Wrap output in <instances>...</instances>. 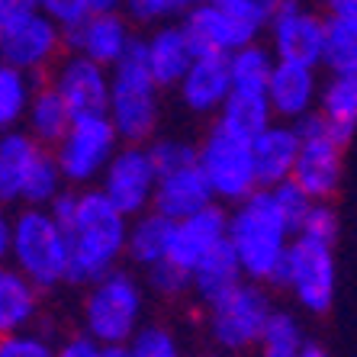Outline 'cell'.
<instances>
[{
	"label": "cell",
	"instance_id": "obj_49",
	"mask_svg": "<svg viewBox=\"0 0 357 357\" xmlns=\"http://www.w3.org/2000/svg\"><path fill=\"white\" fill-rule=\"evenodd\" d=\"M299 357H332V354H328V351H325L322 344H319V341L309 338V341H306V348H303V354H299Z\"/></svg>",
	"mask_w": 357,
	"mask_h": 357
},
{
	"label": "cell",
	"instance_id": "obj_52",
	"mask_svg": "<svg viewBox=\"0 0 357 357\" xmlns=\"http://www.w3.org/2000/svg\"><path fill=\"white\" fill-rule=\"evenodd\" d=\"M3 26H7V13H3V7H0V36H3Z\"/></svg>",
	"mask_w": 357,
	"mask_h": 357
},
{
	"label": "cell",
	"instance_id": "obj_51",
	"mask_svg": "<svg viewBox=\"0 0 357 357\" xmlns=\"http://www.w3.org/2000/svg\"><path fill=\"white\" fill-rule=\"evenodd\" d=\"M103 357H126V348H103Z\"/></svg>",
	"mask_w": 357,
	"mask_h": 357
},
{
	"label": "cell",
	"instance_id": "obj_29",
	"mask_svg": "<svg viewBox=\"0 0 357 357\" xmlns=\"http://www.w3.org/2000/svg\"><path fill=\"white\" fill-rule=\"evenodd\" d=\"M167 232H171V222L165 216H158L155 209H145V213L132 216L129 219V232H126V258L142 271L151 267L155 261L165 258Z\"/></svg>",
	"mask_w": 357,
	"mask_h": 357
},
{
	"label": "cell",
	"instance_id": "obj_38",
	"mask_svg": "<svg viewBox=\"0 0 357 357\" xmlns=\"http://www.w3.org/2000/svg\"><path fill=\"white\" fill-rule=\"evenodd\" d=\"M145 283H149L151 293H158V296H183V293H190V274L183 271V267L171 264L167 258L155 261L151 267H145Z\"/></svg>",
	"mask_w": 357,
	"mask_h": 357
},
{
	"label": "cell",
	"instance_id": "obj_3",
	"mask_svg": "<svg viewBox=\"0 0 357 357\" xmlns=\"http://www.w3.org/2000/svg\"><path fill=\"white\" fill-rule=\"evenodd\" d=\"M161 87L151 81L145 68V45L142 39H132L123 59L109 68V103L107 116L116 129L119 142L145 145L155 139L161 116Z\"/></svg>",
	"mask_w": 357,
	"mask_h": 357
},
{
	"label": "cell",
	"instance_id": "obj_44",
	"mask_svg": "<svg viewBox=\"0 0 357 357\" xmlns=\"http://www.w3.org/2000/svg\"><path fill=\"white\" fill-rule=\"evenodd\" d=\"M325 23L357 36V0H325Z\"/></svg>",
	"mask_w": 357,
	"mask_h": 357
},
{
	"label": "cell",
	"instance_id": "obj_50",
	"mask_svg": "<svg viewBox=\"0 0 357 357\" xmlns=\"http://www.w3.org/2000/svg\"><path fill=\"white\" fill-rule=\"evenodd\" d=\"M258 3H261V7H264V10H267V13H274V10H277V7H280L283 0H258Z\"/></svg>",
	"mask_w": 357,
	"mask_h": 357
},
{
	"label": "cell",
	"instance_id": "obj_23",
	"mask_svg": "<svg viewBox=\"0 0 357 357\" xmlns=\"http://www.w3.org/2000/svg\"><path fill=\"white\" fill-rule=\"evenodd\" d=\"M245 280L241 274V264L235 258V251L229 241L216 245L206 258H199L190 271V293L203 303V306H213L216 299H222L225 293H232L238 283Z\"/></svg>",
	"mask_w": 357,
	"mask_h": 357
},
{
	"label": "cell",
	"instance_id": "obj_14",
	"mask_svg": "<svg viewBox=\"0 0 357 357\" xmlns=\"http://www.w3.org/2000/svg\"><path fill=\"white\" fill-rule=\"evenodd\" d=\"M49 84L55 87L71 116H100L109 103V68L84 55H65L52 68Z\"/></svg>",
	"mask_w": 357,
	"mask_h": 357
},
{
	"label": "cell",
	"instance_id": "obj_31",
	"mask_svg": "<svg viewBox=\"0 0 357 357\" xmlns=\"http://www.w3.org/2000/svg\"><path fill=\"white\" fill-rule=\"evenodd\" d=\"M274 52L261 45V42H251V45H241V49L229 52V77H232V87L238 91H264L267 77L274 71Z\"/></svg>",
	"mask_w": 357,
	"mask_h": 357
},
{
	"label": "cell",
	"instance_id": "obj_22",
	"mask_svg": "<svg viewBox=\"0 0 357 357\" xmlns=\"http://www.w3.org/2000/svg\"><path fill=\"white\" fill-rule=\"evenodd\" d=\"M142 45H145V68H149L151 81L158 84L161 91L177 87V81L193 61V49L183 36L181 23L158 26L149 39H142Z\"/></svg>",
	"mask_w": 357,
	"mask_h": 357
},
{
	"label": "cell",
	"instance_id": "obj_20",
	"mask_svg": "<svg viewBox=\"0 0 357 357\" xmlns=\"http://www.w3.org/2000/svg\"><path fill=\"white\" fill-rule=\"evenodd\" d=\"M209 203H216V197H213L206 177L199 174L197 165L161 174L158 183H155V197H151V209L158 216H165L167 222L193 216L199 209H206Z\"/></svg>",
	"mask_w": 357,
	"mask_h": 357
},
{
	"label": "cell",
	"instance_id": "obj_4",
	"mask_svg": "<svg viewBox=\"0 0 357 357\" xmlns=\"http://www.w3.org/2000/svg\"><path fill=\"white\" fill-rule=\"evenodd\" d=\"M10 264L39 293L68 283V235L45 206H20L13 213Z\"/></svg>",
	"mask_w": 357,
	"mask_h": 357
},
{
	"label": "cell",
	"instance_id": "obj_48",
	"mask_svg": "<svg viewBox=\"0 0 357 357\" xmlns=\"http://www.w3.org/2000/svg\"><path fill=\"white\" fill-rule=\"evenodd\" d=\"M126 0H87V10L91 13H119Z\"/></svg>",
	"mask_w": 357,
	"mask_h": 357
},
{
	"label": "cell",
	"instance_id": "obj_43",
	"mask_svg": "<svg viewBox=\"0 0 357 357\" xmlns=\"http://www.w3.org/2000/svg\"><path fill=\"white\" fill-rule=\"evenodd\" d=\"M39 10L49 20H55L61 29L81 23V20L91 13V10H87V0H39Z\"/></svg>",
	"mask_w": 357,
	"mask_h": 357
},
{
	"label": "cell",
	"instance_id": "obj_21",
	"mask_svg": "<svg viewBox=\"0 0 357 357\" xmlns=\"http://www.w3.org/2000/svg\"><path fill=\"white\" fill-rule=\"evenodd\" d=\"M181 29L190 42L193 55H229V52L245 45L241 36L235 33V26L229 23V17L213 0L209 3H190L183 10Z\"/></svg>",
	"mask_w": 357,
	"mask_h": 357
},
{
	"label": "cell",
	"instance_id": "obj_24",
	"mask_svg": "<svg viewBox=\"0 0 357 357\" xmlns=\"http://www.w3.org/2000/svg\"><path fill=\"white\" fill-rule=\"evenodd\" d=\"M39 149V142L20 126L0 132V206H17L20 203L26 174H29Z\"/></svg>",
	"mask_w": 357,
	"mask_h": 357
},
{
	"label": "cell",
	"instance_id": "obj_28",
	"mask_svg": "<svg viewBox=\"0 0 357 357\" xmlns=\"http://www.w3.org/2000/svg\"><path fill=\"white\" fill-rule=\"evenodd\" d=\"M71 109L65 107V100L55 93L49 81L45 84H36L33 87V97H29V107H26V116H23V129L39 142L42 149H55L59 139L65 135V129L71 126Z\"/></svg>",
	"mask_w": 357,
	"mask_h": 357
},
{
	"label": "cell",
	"instance_id": "obj_30",
	"mask_svg": "<svg viewBox=\"0 0 357 357\" xmlns=\"http://www.w3.org/2000/svg\"><path fill=\"white\" fill-rule=\"evenodd\" d=\"M306 328H303V322H299L296 316H293L290 309H277L271 312V319H267L264 332H261L258 344H255V351H258V357H299L303 354V348H306Z\"/></svg>",
	"mask_w": 357,
	"mask_h": 357
},
{
	"label": "cell",
	"instance_id": "obj_36",
	"mask_svg": "<svg viewBox=\"0 0 357 357\" xmlns=\"http://www.w3.org/2000/svg\"><path fill=\"white\" fill-rule=\"evenodd\" d=\"M123 348L126 357H181V344L165 325H142Z\"/></svg>",
	"mask_w": 357,
	"mask_h": 357
},
{
	"label": "cell",
	"instance_id": "obj_42",
	"mask_svg": "<svg viewBox=\"0 0 357 357\" xmlns=\"http://www.w3.org/2000/svg\"><path fill=\"white\" fill-rule=\"evenodd\" d=\"M123 10L139 23H158L187 10V0H126Z\"/></svg>",
	"mask_w": 357,
	"mask_h": 357
},
{
	"label": "cell",
	"instance_id": "obj_9",
	"mask_svg": "<svg viewBox=\"0 0 357 357\" xmlns=\"http://www.w3.org/2000/svg\"><path fill=\"white\" fill-rule=\"evenodd\" d=\"M123 145L109 123L107 113L100 116H75L71 126L65 129V135L59 139V145L52 149L55 161L61 167L68 187H93L103 174V167L109 165V158L116 155V149Z\"/></svg>",
	"mask_w": 357,
	"mask_h": 357
},
{
	"label": "cell",
	"instance_id": "obj_27",
	"mask_svg": "<svg viewBox=\"0 0 357 357\" xmlns=\"http://www.w3.org/2000/svg\"><path fill=\"white\" fill-rule=\"evenodd\" d=\"M271 123H274V109L267 103L264 91H238V87H232L225 103L216 109V126H222L225 132L238 135L245 142L264 132Z\"/></svg>",
	"mask_w": 357,
	"mask_h": 357
},
{
	"label": "cell",
	"instance_id": "obj_34",
	"mask_svg": "<svg viewBox=\"0 0 357 357\" xmlns=\"http://www.w3.org/2000/svg\"><path fill=\"white\" fill-rule=\"evenodd\" d=\"M319 65L328 75H357V36L325 23V45Z\"/></svg>",
	"mask_w": 357,
	"mask_h": 357
},
{
	"label": "cell",
	"instance_id": "obj_5",
	"mask_svg": "<svg viewBox=\"0 0 357 357\" xmlns=\"http://www.w3.org/2000/svg\"><path fill=\"white\" fill-rule=\"evenodd\" d=\"M142 312H145L142 280L116 267L100 280L87 283V296H84L81 309L84 335H91L103 348H123L142 328Z\"/></svg>",
	"mask_w": 357,
	"mask_h": 357
},
{
	"label": "cell",
	"instance_id": "obj_2",
	"mask_svg": "<svg viewBox=\"0 0 357 357\" xmlns=\"http://www.w3.org/2000/svg\"><path fill=\"white\" fill-rule=\"evenodd\" d=\"M293 235L296 232L277 209L271 190H255L248 199H241L229 209L225 241L232 245L245 280L274 287Z\"/></svg>",
	"mask_w": 357,
	"mask_h": 357
},
{
	"label": "cell",
	"instance_id": "obj_25",
	"mask_svg": "<svg viewBox=\"0 0 357 357\" xmlns=\"http://www.w3.org/2000/svg\"><path fill=\"white\" fill-rule=\"evenodd\" d=\"M316 113L325 119L332 139L348 145L357 129V75H328V81L319 87Z\"/></svg>",
	"mask_w": 357,
	"mask_h": 357
},
{
	"label": "cell",
	"instance_id": "obj_19",
	"mask_svg": "<svg viewBox=\"0 0 357 357\" xmlns=\"http://www.w3.org/2000/svg\"><path fill=\"white\" fill-rule=\"evenodd\" d=\"M299 155V132L293 123H274L264 132L251 139V158H255V174H258V190H271L277 183L290 181L293 165Z\"/></svg>",
	"mask_w": 357,
	"mask_h": 357
},
{
	"label": "cell",
	"instance_id": "obj_37",
	"mask_svg": "<svg viewBox=\"0 0 357 357\" xmlns=\"http://www.w3.org/2000/svg\"><path fill=\"white\" fill-rule=\"evenodd\" d=\"M149 149V158L155 165V174H171V171H181V167L197 165V145L183 139H151L145 142Z\"/></svg>",
	"mask_w": 357,
	"mask_h": 357
},
{
	"label": "cell",
	"instance_id": "obj_53",
	"mask_svg": "<svg viewBox=\"0 0 357 357\" xmlns=\"http://www.w3.org/2000/svg\"><path fill=\"white\" fill-rule=\"evenodd\" d=\"M216 357H241V354H232V351H219Z\"/></svg>",
	"mask_w": 357,
	"mask_h": 357
},
{
	"label": "cell",
	"instance_id": "obj_17",
	"mask_svg": "<svg viewBox=\"0 0 357 357\" xmlns=\"http://www.w3.org/2000/svg\"><path fill=\"white\" fill-rule=\"evenodd\" d=\"M267 103L274 109V119L296 123L316 109L319 100V75L316 68L296 65V61H274V71L267 77Z\"/></svg>",
	"mask_w": 357,
	"mask_h": 357
},
{
	"label": "cell",
	"instance_id": "obj_7",
	"mask_svg": "<svg viewBox=\"0 0 357 357\" xmlns=\"http://www.w3.org/2000/svg\"><path fill=\"white\" fill-rule=\"evenodd\" d=\"M274 287L290 290L293 299L312 316L328 312L335 299V245L309 235H293Z\"/></svg>",
	"mask_w": 357,
	"mask_h": 357
},
{
	"label": "cell",
	"instance_id": "obj_45",
	"mask_svg": "<svg viewBox=\"0 0 357 357\" xmlns=\"http://www.w3.org/2000/svg\"><path fill=\"white\" fill-rule=\"evenodd\" d=\"M55 357H103V344H97L91 335L77 332L55 348Z\"/></svg>",
	"mask_w": 357,
	"mask_h": 357
},
{
	"label": "cell",
	"instance_id": "obj_8",
	"mask_svg": "<svg viewBox=\"0 0 357 357\" xmlns=\"http://www.w3.org/2000/svg\"><path fill=\"white\" fill-rule=\"evenodd\" d=\"M197 167L222 206H235L258 190L251 142L225 132L222 126H213L206 139L197 145Z\"/></svg>",
	"mask_w": 357,
	"mask_h": 357
},
{
	"label": "cell",
	"instance_id": "obj_41",
	"mask_svg": "<svg viewBox=\"0 0 357 357\" xmlns=\"http://www.w3.org/2000/svg\"><path fill=\"white\" fill-rule=\"evenodd\" d=\"M271 197H274L277 209H280L283 219L290 222L293 232L299 229V222H303V216L309 213V206L316 203V199L309 197V193L303 190L296 181H283V183H277V187H271Z\"/></svg>",
	"mask_w": 357,
	"mask_h": 357
},
{
	"label": "cell",
	"instance_id": "obj_15",
	"mask_svg": "<svg viewBox=\"0 0 357 357\" xmlns=\"http://www.w3.org/2000/svg\"><path fill=\"white\" fill-rule=\"evenodd\" d=\"M225 222H229V209L222 203H209L193 216L171 222L165 258L190 274L199 258H206L216 245L225 241Z\"/></svg>",
	"mask_w": 357,
	"mask_h": 357
},
{
	"label": "cell",
	"instance_id": "obj_12",
	"mask_svg": "<svg viewBox=\"0 0 357 357\" xmlns=\"http://www.w3.org/2000/svg\"><path fill=\"white\" fill-rule=\"evenodd\" d=\"M155 183H158V174H155V165L149 158V149L123 142L116 155L109 158V165L103 167L97 187L126 219H132L151 209Z\"/></svg>",
	"mask_w": 357,
	"mask_h": 357
},
{
	"label": "cell",
	"instance_id": "obj_33",
	"mask_svg": "<svg viewBox=\"0 0 357 357\" xmlns=\"http://www.w3.org/2000/svg\"><path fill=\"white\" fill-rule=\"evenodd\" d=\"M33 87H36V81L29 75H23V71L0 61V132L23 126Z\"/></svg>",
	"mask_w": 357,
	"mask_h": 357
},
{
	"label": "cell",
	"instance_id": "obj_6",
	"mask_svg": "<svg viewBox=\"0 0 357 357\" xmlns=\"http://www.w3.org/2000/svg\"><path fill=\"white\" fill-rule=\"evenodd\" d=\"M271 312H274V299L264 283L241 280L232 293L206 306L209 338L219 351H232V354L255 351Z\"/></svg>",
	"mask_w": 357,
	"mask_h": 357
},
{
	"label": "cell",
	"instance_id": "obj_35",
	"mask_svg": "<svg viewBox=\"0 0 357 357\" xmlns=\"http://www.w3.org/2000/svg\"><path fill=\"white\" fill-rule=\"evenodd\" d=\"M213 3H216L225 17H229V23L235 26V33L241 36V42H245V45L258 42L261 33L267 29L271 13L261 7L258 0H213Z\"/></svg>",
	"mask_w": 357,
	"mask_h": 357
},
{
	"label": "cell",
	"instance_id": "obj_1",
	"mask_svg": "<svg viewBox=\"0 0 357 357\" xmlns=\"http://www.w3.org/2000/svg\"><path fill=\"white\" fill-rule=\"evenodd\" d=\"M126 232L129 219L119 213L97 183L81 187L75 213L65 225L68 235V283H93L116 271L126 258Z\"/></svg>",
	"mask_w": 357,
	"mask_h": 357
},
{
	"label": "cell",
	"instance_id": "obj_54",
	"mask_svg": "<svg viewBox=\"0 0 357 357\" xmlns=\"http://www.w3.org/2000/svg\"><path fill=\"white\" fill-rule=\"evenodd\" d=\"M190 3H209V0H187V7H190Z\"/></svg>",
	"mask_w": 357,
	"mask_h": 357
},
{
	"label": "cell",
	"instance_id": "obj_18",
	"mask_svg": "<svg viewBox=\"0 0 357 357\" xmlns=\"http://www.w3.org/2000/svg\"><path fill=\"white\" fill-rule=\"evenodd\" d=\"M232 91V77H229V55H193L190 68L183 71L177 81L181 103L199 116L216 113Z\"/></svg>",
	"mask_w": 357,
	"mask_h": 357
},
{
	"label": "cell",
	"instance_id": "obj_26",
	"mask_svg": "<svg viewBox=\"0 0 357 357\" xmlns=\"http://www.w3.org/2000/svg\"><path fill=\"white\" fill-rule=\"evenodd\" d=\"M39 296L42 293L17 267L0 264V335L33 328V322L39 319Z\"/></svg>",
	"mask_w": 357,
	"mask_h": 357
},
{
	"label": "cell",
	"instance_id": "obj_16",
	"mask_svg": "<svg viewBox=\"0 0 357 357\" xmlns=\"http://www.w3.org/2000/svg\"><path fill=\"white\" fill-rule=\"evenodd\" d=\"M129 42H132V33L119 13H87L81 23L65 29V49L103 68L116 65L129 49Z\"/></svg>",
	"mask_w": 357,
	"mask_h": 357
},
{
	"label": "cell",
	"instance_id": "obj_46",
	"mask_svg": "<svg viewBox=\"0 0 357 357\" xmlns=\"http://www.w3.org/2000/svg\"><path fill=\"white\" fill-rule=\"evenodd\" d=\"M10 235H13V213L0 206V264H10Z\"/></svg>",
	"mask_w": 357,
	"mask_h": 357
},
{
	"label": "cell",
	"instance_id": "obj_39",
	"mask_svg": "<svg viewBox=\"0 0 357 357\" xmlns=\"http://www.w3.org/2000/svg\"><path fill=\"white\" fill-rule=\"evenodd\" d=\"M55 348L49 338L36 328H20V332L0 335V357H55Z\"/></svg>",
	"mask_w": 357,
	"mask_h": 357
},
{
	"label": "cell",
	"instance_id": "obj_11",
	"mask_svg": "<svg viewBox=\"0 0 357 357\" xmlns=\"http://www.w3.org/2000/svg\"><path fill=\"white\" fill-rule=\"evenodd\" d=\"M61 52H65V29L42 10L10 17L0 36V61L29 77L52 71L59 65Z\"/></svg>",
	"mask_w": 357,
	"mask_h": 357
},
{
	"label": "cell",
	"instance_id": "obj_47",
	"mask_svg": "<svg viewBox=\"0 0 357 357\" xmlns=\"http://www.w3.org/2000/svg\"><path fill=\"white\" fill-rule=\"evenodd\" d=\"M0 7H3V13L10 20V17H23V13L39 10V0H0Z\"/></svg>",
	"mask_w": 357,
	"mask_h": 357
},
{
	"label": "cell",
	"instance_id": "obj_32",
	"mask_svg": "<svg viewBox=\"0 0 357 357\" xmlns=\"http://www.w3.org/2000/svg\"><path fill=\"white\" fill-rule=\"evenodd\" d=\"M65 187L68 183L61 177V167L55 161V155H52V149H39L29 174H26L23 193H20V206H49Z\"/></svg>",
	"mask_w": 357,
	"mask_h": 357
},
{
	"label": "cell",
	"instance_id": "obj_10",
	"mask_svg": "<svg viewBox=\"0 0 357 357\" xmlns=\"http://www.w3.org/2000/svg\"><path fill=\"white\" fill-rule=\"evenodd\" d=\"M293 126L299 132V155L290 181H296L312 199H332L344 171V145L332 139L328 126L316 109Z\"/></svg>",
	"mask_w": 357,
	"mask_h": 357
},
{
	"label": "cell",
	"instance_id": "obj_13",
	"mask_svg": "<svg viewBox=\"0 0 357 357\" xmlns=\"http://www.w3.org/2000/svg\"><path fill=\"white\" fill-rule=\"evenodd\" d=\"M267 33L277 61H296V65L319 68L325 45V20L306 10L299 0H283L267 20Z\"/></svg>",
	"mask_w": 357,
	"mask_h": 357
},
{
	"label": "cell",
	"instance_id": "obj_40",
	"mask_svg": "<svg viewBox=\"0 0 357 357\" xmlns=\"http://www.w3.org/2000/svg\"><path fill=\"white\" fill-rule=\"evenodd\" d=\"M296 235H309V238L335 245V241H338V213L332 209V203H328V199H316V203L309 206V213L303 216V222H299Z\"/></svg>",
	"mask_w": 357,
	"mask_h": 357
}]
</instances>
